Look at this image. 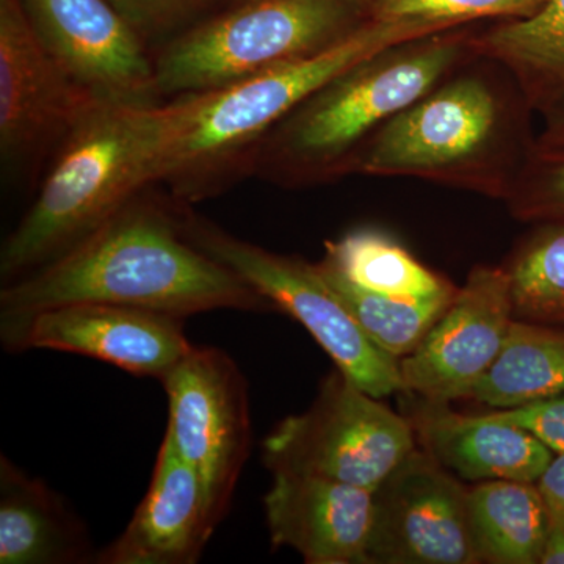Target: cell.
<instances>
[{"label":"cell","mask_w":564,"mask_h":564,"mask_svg":"<svg viewBox=\"0 0 564 564\" xmlns=\"http://www.w3.org/2000/svg\"><path fill=\"white\" fill-rule=\"evenodd\" d=\"M151 188L58 258L6 282L0 314L69 303L121 304L182 318L273 307L239 274L196 247L182 228L180 203Z\"/></svg>","instance_id":"cell-1"},{"label":"cell","mask_w":564,"mask_h":564,"mask_svg":"<svg viewBox=\"0 0 564 564\" xmlns=\"http://www.w3.org/2000/svg\"><path fill=\"white\" fill-rule=\"evenodd\" d=\"M533 115L513 74L475 55L386 122L355 174L411 177L505 202L536 151Z\"/></svg>","instance_id":"cell-2"},{"label":"cell","mask_w":564,"mask_h":564,"mask_svg":"<svg viewBox=\"0 0 564 564\" xmlns=\"http://www.w3.org/2000/svg\"><path fill=\"white\" fill-rule=\"evenodd\" d=\"M473 25L375 52L326 80L267 135L251 177L284 188L352 176L359 155L386 122L478 55Z\"/></svg>","instance_id":"cell-3"},{"label":"cell","mask_w":564,"mask_h":564,"mask_svg":"<svg viewBox=\"0 0 564 564\" xmlns=\"http://www.w3.org/2000/svg\"><path fill=\"white\" fill-rule=\"evenodd\" d=\"M423 35L432 32L372 21L318 57L169 99L154 185L187 206L221 195L251 177L262 141L311 93L375 52Z\"/></svg>","instance_id":"cell-4"},{"label":"cell","mask_w":564,"mask_h":564,"mask_svg":"<svg viewBox=\"0 0 564 564\" xmlns=\"http://www.w3.org/2000/svg\"><path fill=\"white\" fill-rule=\"evenodd\" d=\"M166 104L95 102L63 141L0 251L3 284L58 258L133 196L155 187Z\"/></svg>","instance_id":"cell-5"},{"label":"cell","mask_w":564,"mask_h":564,"mask_svg":"<svg viewBox=\"0 0 564 564\" xmlns=\"http://www.w3.org/2000/svg\"><path fill=\"white\" fill-rule=\"evenodd\" d=\"M370 0H240L154 52L162 99L310 61L372 22Z\"/></svg>","instance_id":"cell-6"},{"label":"cell","mask_w":564,"mask_h":564,"mask_svg":"<svg viewBox=\"0 0 564 564\" xmlns=\"http://www.w3.org/2000/svg\"><path fill=\"white\" fill-rule=\"evenodd\" d=\"M182 228L196 247L231 269L274 307L302 323L336 369L375 399L402 392L400 361L362 332L317 263L247 242L180 203Z\"/></svg>","instance_id":"cell-7"},{"label":"cell","mask_w":564,"mask_h":564,"mask_svg":"<svg viewBox=\"0 0 564 564\" xmlns=\"http://www.w3.org/2000/svg\"><path fill=\"white\" fill-rule=\"evenodd\" d=\"M414 445L410 419L336 369L310 410L285 417L265 437L262 458L272 474L314 475L375 491Z\"/></svg>","instance_id":"cell-8"},{"label":"cell","mask_w":564,"mask_h":564,"mask_svg":"<svg viewBox=\"0 0 564 564\" xmlns=\"http://www.w3.org/2000/svg\"><path fill=\"white\" fill-rule=\"evenodd\" d=\"M174 447L202 480L212 524L220 525L251 448L242 370L217 347H195L161 381Z\"/></svg>","instance_id":"cell-9"},{"label":"cell","mask_w":564,"mask_h":564,"mask_svg":"<svg viewBox=\"0 0 564 564\" xmlns=\"http://www.w3.org/2000/svg\"><path fill=\"white\" fill-rule=\"evenodd\" d=\"M44 50L21 0H0V158L9 176H35L93 104Z\"/></svg>","instance_id":"cell-10"},{"label":"cell","mask_w":564,"mask_h":564,"mask_svg":"<svg viewBox=\"0 0 564 564\" xmlns=\"http://www.w3.org/2000/svg\"><path fill=\"white\" fill-rule=\"evenodd\" d=\"M185 318L110 303H69L0 314V339L11 352L54 350L163 380L193 345Z\"/></svg>","instance_id":"cell-11"},{"label":"cell","mask_w":564,"mask_h":564,"mask_svg":"<svg viewBox=\"0 0 564 564\" xmlns=\"http://www.w3.org/2000/svg\"><path fill=\"white\" fill-rule=\"evenodd\" d=\"M36 39L98 102H162L154 52L109 0H21Z\"/></svg>","instance_id":"cell-12"},{"label":"cell","mask_w":564,"mask_h":564,"mask_svg":"<svg viewBox=\"0 0 564 564\" xmlns=\"http://www.w3.org/2000/svg\"><path fill=\"white\" fill-rule=\"evenodd\" d=\"M467 500L454 474L414 448L373 491L367 563H480Z\"/></svg>","instance_id":"cell-13"},{"label":"cell","mask_w":564,"mask_h":564,"mask_svg":"<svg viewBox=\"0 0 564 564\" xmlns=\"http://www.w3.org/2000/svg\"><path fill=\"white\" fill-rule=\"evenodd\" d=\"M514 321L510 273L477 265L411 355L400 359L402 392L433 403L473 395Z\"/></svg>","instance_id":"cell-14"},{"label":"cell","mask_w":564,"mask_h":564,"mask_svg":"<svg viewBox=\"0 0 564 564\" xmlns=\"http://www.w3.org/2000/svg\"><path fill=\"white\" fill-rule=\"evenodd\" d=\"M274 547L310 564L367 563L373 491L314 475L278 473L263 497Z\"/></svg>","instance_id":"cell-15"},{"label":"cell","mask_w":564,"mask_h":564,"mask_svg":"<svg viewBox=\"0 0 564 564\" xmlns=\"http://www.w3.org/2000/svg\"><path fill=\"white\" fill-rule=\"evenodd\" d=\"M215 527L202 480L165 433L150 488L99 564H195Z\"/></svg>","instance_id":"cell-16"},{"label":"cell","mask_w":564,"mask_h":564,"mask_svg":"<svg viewBox=\"0 0 564 564\" xmlns=\"http://www.w3.org/2000/svg\"><path fill=\"white\" fill-rule=\"evenodd\" d=\"M448 403L419 399L410 422L423 451L466 481L536 484L554 452L521 426L448 410Z\"/></svg>","instance_id":"cell-17"},{"label":"cell","mask_w":564,"mask_h":564,"mask_svg":"<svg viewBox=\"0 0 564 564\" xmlns=\"http://www.w3.org/2000/svg\"><path fill=\"white\" fill-rule=\"evenodd\" d=\"M96 562L90 534L54 489L0 458V564Z\"/></svg>","instance_id":"cell-18"},{"label":"cell","mask_w":564,"mask_h":564,"mask_svg":"<svg viewBox=\"0 0 564 564\" xmlns=\"http://www.w3.org/2000/svg\"><path fill=\"white\" fill-rule=\"evenodd\" d=\"M475 52L513 74L534 113L564 111V0L547 3L525 20L500 21L477 31Z\"/></svg>","instance_id":"cell-19"},{"label":"cell","mask_w":564,"mask_h":564,"mask_svg":"<svg viewBox=\"0 0 564 564\" xmlns=\"http://www.w3.org/2000/svg\"><path fill=\"white\" fill-rule=\"evenodd\" d=\"M467 507L478 562L541 563L551 514L536 484L484 481L469 489Z\"/></svg>","instance_id":"cell-20"},{"label":"cell","mask_w":564,"mask_h":564,"mask_svg":"<svg viewBox=\"0 0 564 564\" xmlns=\"http://www.w3.org/2000/svg\"><path fill=\"white\" fill-rule=\"evenodd\" d=\"M564 393V329L514 318L491 369L470 399L513 410Z\"/></svg>","instance_id":"cell-21"},{"label":"cell","mask_w":564,"mask_h":564,"mask_svg":"<svg viewBox=\"0 0 564 564\" xmlns=\"http://www.w3.org/2000/svg\"><path fill=\"white\" fill-rule=\"evenodd\" d=\"M326 265L364 291L402 299H430L455 285L423 265L403 245L373 228L355 229L325 243Z\"/></svg>","instance_id":"cell-22"},{"label":"cell","mask_w":564,"mask_h":564,"mask_svg":"<svg viewBox=\"0 0 564 564\" xmlns=\"http://www.w3.org/2000/svg\"><path fill=\"white\" fill-rule=\"evenodd\" d=\"M317 265L366 336L399 361L421 345L458 292L455 288L430 299L381 295L351 284L325 262Z\"/></svg>","instance_id":"cell-23"},{"label":"cell","mask_w":564,"mask_h":564,"mask_svg":"<svg viewBox=\"0 0 564 564\" xmlns=\"http://www.w3.org/2000/svg\"><path fill=\"white\" fill-rule=\"evenodd\" d=\"M505 269L514 318L564 329V221L536 223Z\"/></svg>","instance_id":"cell-24"},{"label":"cell","mask_w":564,"mask_h":564,"mask_svg":"<svg viewBox=\"0 0 564 564\" xmlns=\"http://www.w3.org/2000/svg\"><path fill=\"white\" fill-rule=\"evenodd\" d=\"M545 3L547 0H370V11L373 21L436 33L481 20H525Z\"/></svg>","instance_id":"cell-25"},{"label":"cell","mask_w":564,"mask_h":564,"mask_svg":"<svg viewBox=\"0 0 564 564\" xmlns=\"http://www.w3.org/2000/svg\"><path fill=\"white\" fill-rule=\"evenodd\" d=\"M516 220L564 221V150L536 151L503 202Z\"/></svg>","instance_id":"cell-26"},{"label":"cell","mask_w":564,"mask_h":564,"mask_svg":"<svg viewBox=\"0 0 564 564\" xmlns=\"http://www.w3.org/2000/svg\"><path fill=\"white\" fill-rule=\"evenodd\" d=\"M148 41L172 40L220 0H109Z\"/></svg>","instance_id":"cell-27"},{"label":"cell","mask_w":564,"mask_h":564,"mask_svg":"<svg viewBox=\"0 0 564 564\" xmlns=\"http://www.w3.org/2000/svg\"><path fill=\"white\" fill-rule=\"evenodd\" d=\"M488 415L496 421L521 426L554 454H564V393L513 410L492 411Z\"/></svg>","instance_id":"cell-28"},{"label":"cell","mask_w":564,"mask_h":564,"mask_svg":"<svg viewBox=\"0 0 564 564\" xmlns=\"http://www.w3.org/2000/svg\"><path fill=\"white\" fill-rule=\"evenodd\" d=\"M536 486L543 494L549 510L564 513V454H556L552 458Z\"/></svg>","instance_id":"cell-29"},{"label":"cell","mask_w":564,"mask_h":564,"mask_svg":"<svg viewBox=\"0 0 564 564\" xmlns=\"http://www.w3.org/2000/svg\"><path fill=\"white\" fill-rule=\"evenodd\" d=\"M547 541H545L541 564H564V513L549 510Z\"/></svg>","instance_id":"cell-30"},{"label":"cell","mask_w":564,"mask_h":564,"mask_svg":"<svg viewBox=\"0 0 564 564\" xmlns=\"http://www.w3.org/2000/svg\"><path fill=\"white\" fill-rule=\"evenodd\" d=\"M536 144L541 150H564V111L544 118V128L538 133Z\"/></svg>","instance_id":"cell-31"}]
</instances>
